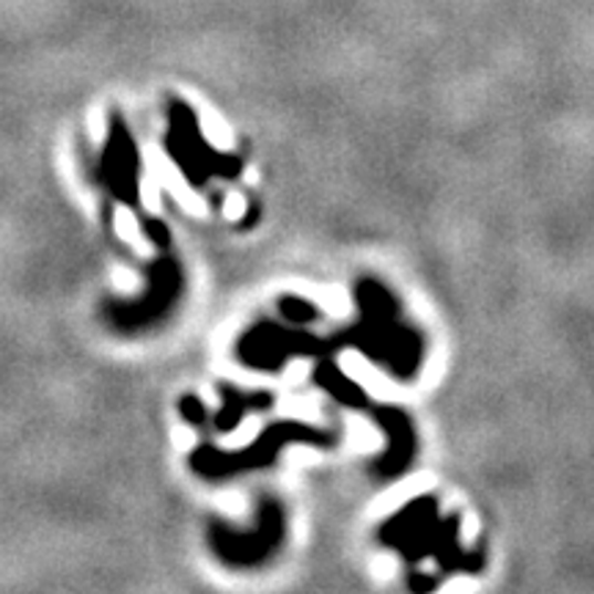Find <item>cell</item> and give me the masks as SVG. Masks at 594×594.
Returning <instances> with one entry per match:
<instances>
[{
  "mask_svg": "<svg viewBox=\"0 0 594 594\" xmlns=\"http://www.w3.org/2000/svg\"><path fill=\"white\" fill-rule=\"evenodd\" d=\"M336 338H320L305 331H284L279 325H259L240 344V358L259 369H279L295 355H325L336 350Z\"/></svg>",
  "mask_w": 594,
  "mask_h": 594,
  "instance_id": "3",
  "label": "cell"
},
{
  "mask_svg": "<svg viewBox=\"0 0 594 594\" xmlns=\"http://www.w3.org/2000/svg\"><path fill=\"white\" fill-rule=\"evenodd\" d=\"M383 545L399 551L407 564L435 559L444 575L479 573L484 567L482 548L468 551L460 542V518L440 514L433 496L413 498L405 509L392 514L381 529Z\"/></svg>",
  "mask_w": 594,
  "mask_h": 594,
  "instance_id": "2",
  "label": "cell"
},
{
  "mask_svg": "<svg viewBox=\"0 0 594 594\" xmlns=\"http://www.w3.org/2000/svg\"><path fill=\"white\" fill-rule=\"evenodd\" d=\"M270 394H253V396H242L231 388H226V410L218 416V427L220 429H231L237 421L242 418V413L253 410V407H268L270 405Z\"/></svg>",
  "mask_w": 594,
  "mask_h": 594,
  "instance_id": "7",
  "label": "cell"
},
{
  "mask_svg": "<svg viewBox=\"0 0 594 594\" xmlns=\"http://www.w3.org/2000/svg\"><path fill=\"white\" fill-rule=\"evenodd\" d=\"M290 444H311V446H331L333 438L322 429L309 427V424H298V421H286V424H273L268 433L259 438L257 446H251L242 455H207L212 457V462H201V468L207 473H235L242 471V468H259V466H270L275 460L284 446Z\"/></svg>",
  "mask_w": 594,
  "mask_h": 594,
  "instance_id": "4",
  "label": "cell"
},
{
  "mask_svg": "<svg viewBox=\"0 0 594 594\" xmlns=\"http://www.w3.org/2000/svg\"><path fill=\"white\" fill-rule=\"evenodd\" d=\"M183 410L185 413H188V416H190V421H196V424H201L204 421V407L201 405H196V402L194 399H185L183 402Z\"/></svg>",
  "mask_w": 594,
  "mask_h": 594,
  "instance_id": "9",
  "label": "cell"
},
{
  "mask_svg": "<svg viewBox=\"0 0 594 594\" xmlns=\"http://www.w3.org/2000/svg\"><path fill=\"white\" fill-rule=\"evenodd\" d=\"M372 421L383 429L386 435V451L381 455V460L375 462V473L381 479H396L413 466L418 451V438L416 429H413L410 416L399 407L392 405H377L372 410Z\"/></svg>",
  "mask_w": 594,
  "mask_h": 594,
  "instance_id": "5",
  "label": "cell"
},
{
  "mask_svg": "<svg viewBox=\"0 0 594 594\" xmlns=\"http://www.w3.org/2000/svg\"><path fill=\"white\" fill-rule=\"evenodd\" d=\"M281 311H284L286 320H292L295 325H305V322H314L316 316H320V309L303 298H284L281 300Z\"/></svg>",
  "mask_w": 594,
  "mask_h": 594,
  "instance_id": "8",
  "label": "cell"
},
{
  "mask_svg": "<svg viewBox=\"0 0 594 594\" xmlns=\"http://www.w3.org/2000/svg\"><path fill=\"white\" fill-rule=\"evenodd\" d=\"M353 298L358 305V320L338 333V347L350 344L396 381L416 377L424 364V338L402 320L399 300L392 290L377 279H361L353 286Z\"/></svg>",
  "mask_w": 594,
  "mask_h": 594,
  "instance_id": "1",
  "label": "cell"
},
{
  "mask_svg": "<svg viewBox=\"0 0 594 594\" xmlns=\"http://www.w3.org/2000/svg\"><path fill=\"white\" fill-rule=\"evenodd\" d=\"M314 381H316V386L325 388V392L331 394L336 402H342V405H347V407L369 405V396H366L364 388H361L355 381H350V377L344 375L333 361H325V364L316 366Z\"/></svg>",
  "mask_w": 594,
  "mask_h": 594,
  "instance_id": "6",
  "label": "cell"
}]
</instances>
